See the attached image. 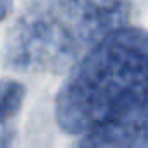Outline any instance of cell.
<instances>
[{
	"instance_id": "1",
	"label": "cell",
	"mask_w": 148,
	"mask_h": 148,
	"mask_svg": "<svg viewBox=\"0 0 148 148\" xmlns=\"http://www.w3.org/2000/svg\"><path fill=\"white\" fill-rule=\"evenodd\" d=\"M148 106V32L122 26L92 47L68 73L56 96V122L86 134L134 108Z\"/></svg>"
},
{
	"instance_id": "2",
	"label": "cell",
	"mask_w": 148,
	"mask_h": 148,
	"mask_svg": "<svg viewBox=\"0 0 148 148\" xmlns=\"http://www.w3.org/2000/svg\"><path fill=\"white\" fill-rule=\"evenodd\" d=\"M127 18L129 5L124 2H33L5 37L4 64L18 71L71 70Z\"/></svg>"
},
{
	"instance_id": "3",
	"label": "cell",
	"mask_w": 148,
	"mask_h": 148,
	"mask_svg": "<svg viewBox=\"0 0 148 148\" xmlns=\"http://www.w3.org/2000/svg\"><path fill=\"white\" fill-rule=\"evenodd\" d=\"M79 148H148V106L99 124L86 132Z\"/></svg>"
},
{
	"instance_id": "4",
	"label": "cell",
	"mask_w": 148,
	"mask_h": 148,
	"mask_svg": "<svg viewBox=\"0 0 148 148\" xmlns=\"http://www.w3.org/2000/svg\"><path fill=\"white\" fill-rule=\"evenodd\" d=\"M25 96L26 89L19 80L0 79V124L9 122L19 113Z\"/></svg>"
},
{
	"instance_id": "5",
	"label": "cell",
	"mask_w": 148,
	"mask_h": 148,
	"mask_svg": "<svg viewBox=\"0 0 148 148\" xmlns=\"http://www.w3.org/2000/svg\"><path fill=\"white\" fill-rule=\"evenodd\" d=\"M16 146V129L14 127H2L0 129V148H14Z\"/></svg>"
},
{
	"instance_id": "6",
	"label": "cell",
	"mask_w": 148,
	"mask_h": 148,
	"mask_svg": "<svg viewBox=\"0 0 148 148\" xmlns=\"http://www.w3.org/2000/svg\"><path fill=\"white\" fill-rule=\"evenodd\" d=\"M12 11V2L11 0H0V21H4L9 12Z\"/></svg>"
}]
</instances>
